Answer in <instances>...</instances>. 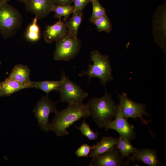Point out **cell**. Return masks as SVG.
Instances as JSON below:
<instances>
[{
  "label": "cell",
  "mask_w": 166,
  "mask_h": 166,
  "mask_svg": "<svg viewBox=\"0 0 166 166\" xmlns=\"http://www.w3.org/2000/svg\"><path fill=\"white\" fill-rule=\"evenodd\" d=\"M123 114L126 119L130 118L136 120L139 118L141 122L146 124L148 127V123L151 121L146 120L143 117L145 116L148 117L149 114L147 112L146 105L134 102L127 97V94L123 92L122 94L117 93Z\"/></svg>",
  "instance_id": "7"
},
{
  "label": "cell",
  "mask_w": 166,
  "mask_h": 166,
  "mask_svg": "<svg viewBox=\"0 0 166 166\" xmlns=\"http://www.w3.org/2000/svg\"><path fill=\"white\" fill-rule=\"evenodd\" d=\"M130 142L120 135L118 138L115 147L119 151L122 158L129 156L137 150V149L133 147Z\"/></svg>",
  "instance_id": "19"
},
{
  "label": "cell",
  "mask_w": 166,
  "mask_h": 166,
  "mask_svg": "<svg viewBox=\"0 0 166 166\" xmlns=\"http://www.w3.org/2000/svg\"><path fill=\"white\" fill-rule=\"evenodd\" d=\"M115 118L107 122L104 125L106 131L112 129L119 133V135L131 141L134 139L136 135L133 125L130 124L124 116L121 107L118 105V109Z\"/></svg>",
  "instance_id": "9"
},
{
  "label": "cell",
  "mask_w": 166,
  "mask_h": 166,
  "mask_svg": "<svg viewBox=\"0 0 166 166\" xmlns=\"http://www.w3.org/2000/svg\"><path fill=\"white\" fill-rule=\"evenodd\" d=\"M92 148V146L84 144L81 145L75 152L76 155L78 157H88Z\"/></svg>",
  "instance_id": "25"
},
{
  "label": "cell",
  "mask_w": 166,
  "mask_h": 166,
  "mask_svg": "<svg viewBox=\"0 0 166 166\" xmlns=\"http://www.w3.org/2000/svg\"><path fill=\"white\" fill-rule=\"evenodd\" d=\"M38 18L35 16L32 22L28 26L25 33L26 38L31 42L39 40L40 37V29L37 24Z\"/></svg>",
  "instance_id": "20"
},
{
  "label": "cell",
  "mask_w": 166,
  "mask_h": 166,
  "mask_svg": "<svg viewBox=\"0 0 166 166\" xmlns=\"http://www.w3.org/2000/svg\"><path fill=\"white\" fill-rule=\"evenodd\" d=\"M22 23L21 14L7 2H0V34L6 39L15 34Z\"/></svg>",
  "instance_id": "4"
},
{
  "label": "cell",
  "mask_w": 166,
  "mask_h": 166,
  "mask_svg": "<svg viewBox=\"0 0 166 166\" xmlns=\"http://www.w3.org/2000/svg\"><path fill=\"white\" fill-rule=\"evenodd\" d=\"M10 0H0V2H7L10 1Z\"/></svg>",
  "instance_id": "30"
},
{
  "label": "cell",
  "mask_w": 166,
  "mask_h": 166,
  "mask_svg": "<svg viewBox=\"0 0 166 166\" xmlns=\"http://www.w3.org/2000/svg\"><path fill=\"white\" fill-rule=\"evenodd\" d=\"M54 5H71L74 0H53Z\"/></svg>",
  "instance_id": "27"
},
{
  "label": "cell",
  "mask_w": 166,
  "mask_h": 166,
  "mask_svg": "<svg viewBox=\"0 0 166 166\" xmlns=\"http://www.w3.org/2000/svg\"><path fill=\"white\" fill-rule=\"evenodd\" d=\"M75 11L74 5H54L52 11L55 12L54 17L56 18L61 19L64 17V22L67 20L69 15Z\"/></svg>",
  "instance_id": "21"
},
{
  "label": "cell",
  "mask_w": 166,
  "mask_h": 166,
  "mask_svg": "<svg viewBox=\"0 0 166 166\" xmlns=\"http://www.w3.org/2000/svg\"><path fill=\"white\" fill-rule=\"evenodd\" d=\"M4 96H9L23 89L34 87L31 83L20 82L9 77L0 83Z\"/></svg>",
  "instance_id": "15"
},
{
  "label": "cell",
  "mask_w": 166,
  "mask_h": 166,
  "mask_svg": "<svg viewBox=\"0 0 166 166\" xmlns=\"http://www.w3.org/2000/svg\"><path fill=\"white\" fill-rule=\"evenodd\" d=\"M17 1L22 2L25 4L27 2L28 0H17Z\"/></svg>",
  "instance_id": "29"
},
{
  "label": "cell",
  "mask_w": 166,
  "mask_h": 166,
  "mask_svg": "<svg viewBox=\"0 0 166 166\" xmlns=\"http://www.w3.org/2000/svg\"><path fill=\"white\" fill-rule=\"evenodd\" d=\"M25 5L27 10L41 19L52 11L54 4L53 0H28Z\"/></svg>",
  "instance_id": "11"
},
{
  "label": "cell",
  "mask_w": 166,
  "mask_h": 166,
  "mask_svg": "<svg viewBox=\"0 0 166 166\" xmlns=\"http://www.w3.org/2000/svg\"><path fill=\"white\" fill-rule=\"evenodd\" d=\"M61 76L64 78V81L58 90L60 101L69 104L82 103L84 100L88 96V93L70 80L63 71Z\"/></svg>",
  "instance_id": "6"
},
{
  "label": "cell",
  "mask_w": 166,
  "mask_h": 166,
  "mask_svg": "<svg viewBox=\"0 0 166 166\" xmlns=\"http://www.w3.org/2000/svg\"><path fill=\"white\" fill-rule=\"evenodd\" d=\"M53 55L56 61H69L78 54L81 43L77 37H75L68 31L57 41Z\"/></svg>",
  "instance_id": "5"
},
{
  "label": "cell",
  "mask_w": 166,
  "mask_h": 166,
  "mask_svg": "<svg viewBox=\"0 0 166 166\" xmlns=\"http://www.w3.org/2000/svg\"><path fill=\"white\" fill-rule=\"evenodd\" d=\"M82 10L75 11L70 18L65 22L68 32L75 37H77L78 29L83 19Z\"/></svg>",
  "instance_id": "17"
},
{
  "label": "cell",
  "mask_w": 166,
  "mask_h": 166,
  "mask_svg": "<svg viewBox=\"0 0 166 166\" xmlns=\"http://www.w3.org/2000/svg\"><path fill=\"white\" fill-rule=\"evenodd\" d=\"M57 102H53L47 95L43 96L34 108L33 111L42 131L48 132L50 130L49 116L53 112L55 113L57 112L56 104Z\"/></svg>",
  "instance_id": "8"
},
{
  "label": "cell",
  "mask_w": 166,
  "mask_h": 166,
  "mask_svg": "<svg viewBox=\"0 0 166 166\" xmlns=\"http://www.w3.org/2000/svg\"><path fill=\"white\" fill-rule=\"evenodd\" d=\"M118 138L103 137L99 142L92 146L89 157L93 158L107 151L115 146Z\"/></svg>",
  "instance_id": "14"
},
{
  "label": "cell",
  "mask_w": 166,
  "mask_h": 166,
  "mask_svg": "<svg viewBox=\"0 0 166 166\" xmlns=\"http://www.w3.org/2000/svg\"><path fill=\"white\" fill-rule=\"evenodd\" d=\"M93 10L90 21L101 17L106 14V10L100 4L98 0H96L92 3Z\"/></svg>",
  "instance_id": "24"
},
{
  "label": "cell",
  "mask_w": 166,
  "mask_h": 166,
  "mask_svg": "<svg viewBox=\"0 0 166 166\" xmlns=\"http://www.w3.org/2000/svg\"><path fill=\"white\" fill-rule=\"evenodd\" d=\"M128 156L126 163L128 164L130 161L137 160L149 166H158L160 162L158 159L156 151L153 148L137 149L136 151Z\"/></svg>",
  "instance_id": "12"
},
{
  "label": "cell",
  "mask_w": 166,
  "mask_h": 166,
  "mask_svg": "<svg viewBox=\"0 0 166 166\" xmlns=\"http://www.w3.org/2000/svg\"><path fill=\"white\" fill-rule=\"evenodd\" d=\"M30 71L27 66L18 64L14 67L8 77L22 83H31L32 81L30 77Z\"/></svg>",
  "instance_id": "16"
},
{
  "label": "cell",
  "mask_w": 166,
  "mask_h": 166,
  "mask_svg": "<svg viewBox=\"0 0 166 166\" xmlns=\"http://www.w3.org/2000/svg\"><path fill=\"white\" fill-rule=\"evenodd\" d=\"M68 32L67 26L64 21L59 19L53 25L47 26L43 32L44 39L47 43L56 42Z\"/></svg>",
  "instance_id": "13"
},
{
  "label": "cell",
  "mask_w": 166,
  "mask_h": 166,
  "mask_svg": "<svg viewBox=\"0 0 166 166\" xmlns=\"http://www.w3.org/2000/svg\"><path fill=\"white\" fill-rule=\"evenodd\" d=\"M90 57L93 64L89 65L88 69L83 71L79 75L87 76L89 82L93 77H97L100 79V83L105 86L113 79L109 56L102 55L98 50H95L91 52Z\"/></svg>",
  "instance_id": "3"
},
{
  "label": "cell",
  "mask_w": 166,
  "mask_h": 166,
  "mask_svg": "<svg viewBox=\"0 0 166 166\" xmlns=\"http://www.w3.org/2000/svg\"><path fill=\"white\" fill-rule=\"evenodd\" d=\"M63 81L64 78L61 76V78L60 80L34 81H32V83L34 87L44 91L48 95L53 91L58 90Z\"/></svg>",
  "instance_id": "18"
},
{
  "label": "cell",
  "mask_w": 166,
  "mask_h": 166,
  "mask_svg": "<svg viewBox=\"0 0 166 166\" xmlns=\"http://www.w3.org/2000/svg\"><path fill=\"white\" fill-rule=\"evenodd\" d=\"M91 116L100 128L103 127L107 122L115 117L118 112V105L112 100L111 94L105 90L104 95L99 98L93 97L87 103Z\"/></svg>",
  "instance_id": "2"
},
{
  "label": "cell",
  "mask_w": 166,
  "mask_h": 166,
  "mask_svg": "<svg viewBox=\"0 0 166 166\" xmlns=\"http://www.w3.org/2000/svg\"><path fill=\"white\" fill-rule=\"evenodd\" d=\"M75 126L76 128L80 130L83 135L86 137L89 140H95L97 138L98 133L93 132L85 120L82 121V123L80 127L77 126Z\"/></svg>",
  "instance_id": "23"
},
{
  "label": "cell",
  "mask_w": 166,
  "mask_h": 166,
  "mask_svg": "<svg viewBox=\"0 0 166 166\" xmlns=\"http://www.w3.org/2000/svg\"><path fill=\"white\" fill-rule=\"evenodd\" d=\"M96 0H90V2H91L92 3L94 1Z\"/></svg>",
  "instance_id": "31"
},
{
  "label": "cell",
  "mask_w": 166,
  "mask_h": 166,
  "mask_svg": "<svg viewBox=\"0 0 166 166\" xmlns=\"http://www.w3.org/2000/svg\"><path fill=\"white\" fill-rule=\"evenodd\" d=\"M90 22L95 25L99 32H105L109 33L111 31L112 23L106 14Z\"/></svg>",
  "instance_id": "22"
},
{
  "label": "cell",
  "mask_w": 166,
  "mask_h": 166,
  "mask_svg": "<svg viewBox=\"0 0 166 166\" xmlns=\"http://www.w3.org/2000/svg\"><path fill=\"white\" fill-rule=\"evenodd\" d=\"M50 124V130L58 137L68 135L67 129L76 121L90 116L87 104H69L64 110L57 112Z\"/></svg>",
  "instance_id": "1"
},
{
  "label": "cell",
  "mask_w": 166,
  "mask_h": 166,
  "mask_svg": "<svg viewBox=\"0 0 166 166\" xmlns=\"http://www.w3.org/2000/svg\"><path fill=\"white\" fill-rule=\"evenodd\" d=\"M3 96H4V94L0 83V97H2Z\"/></svg>",
  "instance_id": "28"
},
{
  "label": "cell",
  "mask_w": 166,
  "mask_h": 166,
  "mask_svg": "<svg viewBox=\"0 0 166 166\" xmlns=\"http://www.w3.org/2000/svg\"><path fill=\"white\" fill-rule=\"evenodd\" d=\"M128 165L123 161L115 146L93 158L90 166H120Z\"/></svg>",
  "instance_id": "10"
},
{
  "label": "cell",
  "mask_w": 166,
  "mask_h": 166,
  "mask_svg": "<svg viewBox=\"0 0 166 166\" xmlns=\"http://www.w3.org/2000/svg\"><path fill=\"white\" fill-rule=\"evenodd\" d=\"M90 2V0H74V7L75 11L83 9Z\"/></svg>",
  "instance_id": "26"
}]
</instances>
